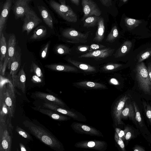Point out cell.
<instances>
[{
  "instance_id": "5",
  "label": "cell",
  "mask_w": 151,
  "mask_h": 151,
  "mask_svg": "<svg viewBox=\"0 0 151 151\" xmlns=\"http://www.w3.org/2000/svg\"><path fill=\"white\" fill-rule=\"evenodd\" d=\"M82 5L84 13L83 20L91 16H99L101 14V11L92 0H82Z\"/></svg>"
},
{
  "instance_id": "51",
  "label": "cell",
  "mask_w": 151,
  "mask_h": 151,
  "mask_svg": "<svg viewBox=\"0 0 151 151\" xmlns=\"http://www.w3.org/2000/svg\"><path fill=\"white\" fill-rule=\"evenodd\" d=\"M111 82L113 84L115 85H117L118 84V82L115 79H112L111 80Z\"/></svg>"
},
{
  "instance_id": "49",
  "label": "cell",
  "mask_w": 151,
  "mask_h": 151,
  "mask_svg": "<svg viewBox=\"0 0 151 151\" xmlns=\"http://www.w3.org/2000/svg\"><path fill=\"white\" fill-rule=\"evenodd\" d=\"M52 117L53 119L56 120H58L60 118V116L59 115L56 114H53L52 115Z\"/></svg>"
},
{
  "instance_id": "6",
  "label": "cell",
  "mask_w": 151,
  "mask_h": 151,
  "mask_svg": "<svg viewBox=\"0 0 151 151\" xmlns=\"http://www.w3.org/2000/svg\"><path fill=\"white\" fill-rule=\"evenodd\" d=\"M33 0H16L13 7V13L16 19L24 17L31 9L29 6Z\"/></svg>"
},
{
  "instance_id": "1",
  "label": "cell",
  "mask_w": 151,
  "mask_h": 151,
  "mask_svg": "<svg viewBox=\"0 0 151 151\" xmlns=\"http://www.w3.org/2000/svg\"><path fill=\"white\" fill-rule=\"evenodd\" d=\"M136 78L141 89L146 94H151V82L149 77L147 68L141 62L136 68Z\"/></svg>"
},
{
  "instance_id": "43",
  "label": "cell",
  "mask_w": 151,
  "mask_h": 151,
  "mask_svg": "<svg viewBox=\"0 0 151 151\" xmlns=\"http://www.w3.org/2000/svg\"><path fill=\"white\" fill-rule=\"evenodd\" d=\"M134 151H145V150L142 147L139 146H136L134 148Z\"/></svg>"
},
{
  "instance_id": "34",
  "label": "cell",
  "mask_w": 151,
  "mask_h": 151,
  "mask_svg": "<svg viewBox=\"0 0 151 151\" xmlns=\"http://www.w3.org/2000/svg\"><path fill=\"white\" fill-rule=\"evenodd\" d=\"M104 6L109 7L112 5L111 0H100Z\"/></svg>"
},
{
  "instance_id": "47",
  "label": "cell",
  "mask_w": 151,
  "mask_h": 151,
  "mask_svg": "<svg viewBox=\"0 0 151 151\" xmlns=\"http://www.w3.org/2000/svg\"><path fill=\"white\" fill-rule=\"evenodd\" d=\"M71 2L75 5L78 6L80 4V0H71Z\"/></svg>"
},
{
  "instance_id": "50",
  "label": "cell",
  "mask_w": 151,
  "mask_h": 151,
  "mask_svg": "<svg viewBox=\"0 0 151 151\" xmlns=\"http://www.w3.org/2000/svg\"><path fill=\"white\" fill-rule=\"evenodd\" d=\"M88 49V48L87 47H82L79 49V50L81 52H85Z\"/></svg>"
},
{
  "instance_id": "10",
  "label": "cell",
  "mask_w": 151,
  "mask_h": 151,
  "mask_svg": "<svg viewBox=\"0 0 151 151\" xmlns=\"http://www.w3.org/2000/svg\"><path fill=\"white\" fill-rule=\"evenodd\" d=\"M39 12L47 26L50 29H53V21L52 18L48 10L44 7H38Z\"/></svg>"
},
{
  "instance_id": "52",
  "label": "cell",
  "mask_w": 151,
  "mask_h": 151,
  "mask_svg": "<svg viewBox=\"0 0 151 151\" xmlns=\"http://www.w3.org/2000/svg\"><path fill=\"white\" fill-rule=\"evenodd\" d=\"M3 111L4 113H7V110L6 108H3Z\"/></svg>"
},
{
  "instance_id": "16",
  "label": "cell",
  "mask_w": 151,
  "mask_h": 151,
  "mask_svg": "<svg viewBox=\"0 0 151 151\" xmlns=\"http://www.w3.org/2000/svg\"><path fill=\"white\" fill-rule=\"evenodd\" d=\"M46 34L47 30L45 27L41 26L36 28L34 31L31 39L32 40L39 39L45 37Z\"/></svg>"
},
{
  "instance_id": "8",
  "label": "cell",
  "mask_w": 151,
  "mask_h": 151,
  "mask_svg": "<svg viewBox=\"0 0 151 151\" xmlns=\"http://www.w3.org/2000/svg\"><path fill=\"white\" fill-rule=\"evenodd\" d=\"M113 52V50L110 48H106L89 52L81 55L79 57L105 58L110 56Z\"/></svg>"
},
{
  "instance_id": "19",
  "label": "cell",
  "mask_w": 151,
  "mask_h": 151,
  "mask_svg": "<svg viewBox=\"0 0 151 151\" xmlns=\"http://www.w3.org/2000/svg\"><path fill=\"white\" fill-rule=\"evenodd\" d=\"M132 46L131 41H125L120 49L116 56L118 57H122L128 53Z\"/></svg>"
},
{
  "instance_id": "11",
  "label": "cell",
  "mask_w": 151,
  "mask_h": 151,
  "mask_svg": "<svg viewBox=\"0 0 151 151\" xmlns=\"http://www.w3.org/2000/svg\"><path fill=\"white\" fill-rule=\"evenodd\" d=\"M129 98L128 96L127 95L124 96L120 99L117 104L115 114L116 119L119 124L122 123L121 120V113L124 109L125 103L127 101Z\"/></svg>"
},
{
  "instance_id": "37",
  "label": "cell",
  "mask_w": 151,
  "mask_h": 151,
  "mask_svg": "<svg viewBox=\"0 0 151 151\" xmlns=\"http://www.w3.org/2000/svg\"><path fill=\"white\" fill-rule=\"evenodd\" d=\"M147 70L149 78L151 82V63L148 64L147 67Z\"/></svg>"
},
{
  "instance_id": "42",
  "label": "cell",
  "mask_w": 151,
  "mask_h": 151,
  "mask_svg": "<svg viewBox=\"0 0 151 151\" xmlns=\"http://www.w3.org/2000/svg\"><path fill=\"white\" fill-rule=\"evenodd\" d=\"M2 145L3 148L4 149H7L8 147V144L7 141L6 140H3L2 143Z\"/></svg>"
},
{
  "instance_id": "3",
  "label": "cell",
  "mask_w": 151,
  "mask_h": 151,
  "mask_svg": "<svg viewBox=\"0 0 151 151\" xmlns=\"http://www.w3.org/2000/svg\"><path fill=\"white\" fill-rule=\"evenodd\" d=\"M16 40L15 35L11 36L8 41L7 51L4 59V63L1 62L0 64V72L1 75H4L7 66L10 70L13 60L15 52Z\"/></svg>"
},
{
  "instance_id": "14",
  "label": "cell",
  "mask_w": 151,
  "mask_h": 151,
  "mask_svg": "<svg viewBox=\"0 0 151 151\" xmlns=\"http://www.w3.org/2000/svg\"><path fill=\"white\" fill-rule=\"evenodd\" d=\"M98 29L95 39L97 42L101 41L103 39L105 32V26L103 19L100 18L98 23Z\"/></svg>"
},
{
  "instance_id": "20",
  "label": "cell",
  "mask_w": 151,
  "mask_h": 151,
  "mask_svg": "<svg viewBox=\"0 0 151 151\" xmlns=\"http://www.w3.org/2000/svg\"><path fill=\"white\" fill-rule=\"evenodd\" d=\"M26 80V74L23 68H22L17 74L14 84L24 87Z\"/></svg>"
},
{
  "instance_id": "13",
  "label": "cell",
  "mask_w": 151,
  "mask_h": 151,
  "mask_svg": "<svg viewBox=\"0 0 151 151\" xmlns=\"http://www.w3.org/2000/svg\"><path fill=\"white\" fill-rule=\"evenodd\" d=\"M125 108L121 113V118H127L129 117L132 120H136V114L134 107L131 104H127L126 102Z\"/></svg>"
},
{
  "instance_id": "9",
  "label": "cell",
  "mask_w": 151,
  "mask_h": 151,
  "mask_svg": "<svg viewBox=\"0 0 151 151\" xmlns=\"http://www.w3.org/2000/svg\"><path fill=\"white\" fill-rule=\"evenodd\" d=\"M21 63V56L18 51H16L11 66L10 74L12 76V80L14 83L17 76V74L20 68Z\"/></svg>"
},
{
  "instance_id": "26",
  "label": "cell",
  "mask_w": 151,
  "mask_h": 151,
  "mask_svg": "<svg viewBox=\"0 0 151 151\" xmlns=\"http://www.w3.org/2000/svg\"><path fill=\"white\" fill-rule=\"evenodd\" d=\"M133 103L136 114V120L139 123L140 126L142 127L143 126V123L140 113L136 103L134 102Z\"/></svg>"
},
{
  "instance_id": "24",
  "label": "cell",
  "mask_w": 151,
  "mask_h": 151,
  "mask_svg": "<svg viewBox=\"0 0 151 151\" xmlns=\"http://www.w3.org/2000/svg\"><path fill=\"white\" fill-rule=\"evenodd\" d=\"M118 35V32L116 26L113 27L111 31L108 36L107 40L109 41H113L117 38Z\"/></svg>"
},
{
  "instance_id": "29",
  "label": "cell",
  "mask_w": 151,
  "mask_h": 151,
  "mask_svg": "<svg viewBox=\"0 0 151 151\" xmlns=\"http://www.w3.org/2000/svg\"><path fill=\"white\" fill-rule=\"evenodd\" d=\"M115 139L118 144L123 150H124V145L122 138L119 136L117 133L115 134Z\"/></svg>"
},
{
  "instance_id": "18",
  "label": "cell",
  "mask_w": 151,
  "mask_h": 151,
  "mask_svg": "<svg viewBox=\"0 0 151 151\" xmlns=\"http://www.w3.org/2000/svg\"><path fill=\"white\" fill-rule=\"evenodd\" d=\"M0 44H1V61L3 62L4 59L7 51V45L6 38L3 33L0 36Z\"/></svg>"
},
{
  "instance_id": "7",
  "label": "cell",
  "mask_w": 151,
  "mask_h": 151,
  "mask_svg": "<svg viewBox=\"0 0 151 151\" xmlns=\"http://www.w3.org/2000/svg\"><path fill=\"white\" fill-rule=\"evenodd\" d=\"M13 2V0H6L3 7L0 16V36L1 35Z\"/></svg>"
},
{
  "instance_id": "45",
  "label": "cell",
  "mask_w": 151,
  "mask_h": 151,
  "mask_svg": "<svg viewBox=\"0 0 151 151\" xmlns=\"http://www.w3.org/2000/svg\"><path fill=\"white\" fill-rule=\"evenodd\" d=\"M57 111L58 112L64 114H68V113L66 110L61 108L58 109L57 110Z\"/></svg>"
},
{
  "instance_id": "38",
  "label": "cell",
  "mask_w": 151,
  "mask_h": 151,
  "mask_svg": "<svg viewBox=\"0 0 151 151\" xmlns=\"http://www.w3.org/2000/svg\"><path fill=\"white\" fill-rule=\"evenodd\" d=\"M126 132L127 133L125 134V138L126 140H128L131 137L132 134L130 131H128L127 130L126 131Z\"/></svg>"
},
{
  "instance_id": "2",
  "label": "cell",
  "mask_w": 151,
  "mask_h": 151,
  "mask_svg": "<svg viewBox=\"0 0 151 151\" xmlns=\"http://www.w3.org/2000/svg\"><path fill=\"white\" fill-rule=\"evenodd\" d=\"M50 6L63 19L70 22H76L78 17L76 14L71 8L66 6L64 2L61 4L54 1L50 2Z\"/></svg>"
},
{
  "instance_id": "25",
  "label": "cell",
  "mask_w": 151,
  "mask_h": 151,
  "mask_svg": "<svg viewBox=\"0 0 151 151\" xmlns=\"http://www.w3.org/2000/svg\"><path fill=\"white\" fill-rule=\"evenodd\" d=\"M57 52L61 55H65L69 52V49L66 46L60 45H58L56 48Z\"/></svg>"
},
{
  "instance_id": "30",
  "label": "cell",
  "mask_w": 151,
  "mask_h": 151,
  "mask_svg": "<svg viewBox=\"0 0 151 151\" xmlns=\"http://www.w3.org/2000/svg\"><path fill=\"white\" fill-rule=\"evenodd\" d=\"M122 66V65L120 64H113L107 65L104 67L106 70H112L117 69Z\"/></svg>"
},
{
  "instance_id": "54",
  "label": "cell",
  "mask_w": 151,
  "mask_h": 151,
  "mask_svg": "<svg viewBox=\"0 0 151 151\" xmlns=\"http://www.w3.org/2000/svg\"><path fill=\"white\" fill-rule=\"evenodd\" d=\"M123 1H124V2H125L126 1H127V0H123Z\"/></svg>"
},
{
  "instance_id": "41",
  "label": "cell",
  "mask_w": 151,
  "mask_h": 151,
  "mask_svg": "<svg viewBox=\"0 0 151 151\" xmlns=\"http://www.w3.org/2000/svg\"><path fill=\"white\" fill-rule=\"evenodd\" d=\"M6 103L8 106H11L12 102L10 98L9 97H7L6 99Z\"/></svg>"
},
{
  "instance_id": "15",
  "label": "cell",
  "mask_w": 151,
  "mask_h": 151,
  "mask_svg": "<svg viewBox=\"0 0 151 151\" xmlns=\"http://www.w3.org/2000/svg\"><path fill=\"white\" fill-rule=\"evenodd\" d=\"M68 61L77 67L87 72L93 73L96 72V69L94 67L89 65L82 64L70 59H68Z\"/></svg>"
},
{
  "instance_id": "23",
  "label": "cell",
  "mask_w": 151,
  "mask_h": 151,
  "mask_svg": "<svg viewBox=\"0 0 151 151\" xmlns=\"http://www.w3.org/2000/svg\"><path fill=\"white\" fill-rule=\"evenodd\" d=\"M31 70L35 75L42 79L43 78V74L40 68L36 64L33 62L31 66Z\"/></svg>"
},
{
  "instance_id": "48",
  "label": "cell",
  "mask_w": 151,
  "mask_h": 151,
  "mask_svg": "<svg viewBox=\"0 0 151 151\" xmlns=\"http://www.w3.org/2000/svg\"><path fill=\"white\" fill-rule=\"evenodd\" d=\"M19 133L20 135L22 136L24 138H27V135L24 132L22 131H20L19 132Z\"/></svg>"
},
{
  "instance_id": "28",
  "label": "cell",
  "mask_w": 151,
  "mask_h": 151,
  "mask_svg": "<svg viewBox=\"0 0 151 151\" xmlns=\"http://www.w3.org/2000/svg\"><path fill=\"white\" fill-rule=\"evenodd\" d=\"M144 106L146 116L151 124V107L147 104H145Z\"/></svg>"
},
{
  "instance_id": "22",
  "label": "cell",
  "mask_w": 151,
  "mask_h": 151,
  "mask_svg": "<svg viewBox=\"0 0 151 151\" xmlns=\"http://www.w3.org/2000/svg\"><path fill=\"white\" fill-rule=\"evenodd\" d=\"M78 84L82 86L92 88H103L105 86L101 84L91 82H81L78 83Z\"/></svg>"
},
{
  "instance_id": "39",
  "label": "cell",
  "mask_w": 151,
  "mask_h": 151,
  "mask_svg": "<svg viewBox=\"0 0 151 151\" xmlns=\"http://www.w3.org/2000/svg\"><path fill=\"white\" fill-rule=\"evenodd\" d=\"M136 21V20L135 19H129L127 20V22L129 26H132L135 23Z\"/></svg>"
},
{
  "instance_id": "40",
  "label": "cell",
  "mask_w": 151,
  "mask_h": 151,
  "mask_svg": "<svg viewBox=\"0 0 151 151\" xmlns=\"http://www.w3.org/2000/svg\"><path fill=\"white\" fill-rule=\"evenodd\" d=\"M96 145V143L94 141H89L87 144V146L89 148H93Z\"/></svg>"
},
{
  "instance_id": "27",
  "label": "cell",
  "mask_w": 151,
  "mask_h": 151,
  "mask_svg": "<svg viewBox=\"0 0 151 151\" xmlns=\"http://www.w3.org/2000/svg\"><path fill=\"white\" fill-rule=\"evenodd\" d=\"M151 56V50L146 51L141 55L138 60V62L141 63L148 59Z\"/></svg>"
},
{
  "instance_id": "53",
  "label": "cell",
  "mask_w": 151,
  "mask_h": 151,
  "mask_svg": "<svg viewBox=\"0 0 151 151\" xmlns=\"http://www.w3.org/2000/svg\"><path fill=\"white\" fill-rule=\"evenodd\" d=\"M21 151H26V150L24 148H22L21 149Z\"/></svg>"
},
{
  "instance_id": "35",
  "label": "cell",
  "mask_w": 151,
  "mask_h": 151,
  "mask_svg": "<svg viewBox=\"0 0 151 151\" xmlns=\"http://www.w3.org/2000/svg\"><path fill=\"white\" fill-rule=\"evenodd\" d=\"M116 131L119 137L121 138H122L123 137H124L125 138V132L124 131L118 129H117Z\"/></svg>"
},
{
  "instance_id": "36",
  "label": "cell",
  "mask_w": 151,
  "mask_h": 151,
  "mask_svg": "<svg viewBox=\"0 0 151 151\" xmlns=\"http://www.w3.org/2000/svg\"><path fill=\"white\" fill-rule=\"evenodd\" d=\"M81 128L83 131L87 132H91L92 130L90 128L85 125L82 126Z\"/></svg>"
},
{
  "instance_id": "4",
  "label": "cell",
  "mask_w": 151,
  "mask_h": 151,
  "mask_svg": "<svg viewBox=\"0 0 151 151\" xmlns=\"http://www.w3.org/2000/svg\"><path fill=\"white\" fill-rule=\"evenodd\" d=\"M42 22L36 13L31 9L24 16V22L22 28V32L26 31L29 34L30 32Z\"/></svg>"
},
{
  "instance_id": "32",
  "label": "cell",
  "mask_w": 151,
  "mask_h": 151,
  "mask_svg": "<svg viewBox=\"0 0 151 151\" xmlns=\"http://www.w3.org/2000/svg\"><path fill=\"white\" fill-rule=\"evenodd\" d=\"M49 43H47L44 46L41 54V57L42 59H45L47 55Z\"/></svg>"
},
{
  "instance_id": "17",
  "label": "cell",
  "mask_w": 151,
  "mask_h": 151,
  "mask_svg": "<svg viewBox=\"0 0 151 151\" xmlns=\"http://www.w3.org/2000/svg\"><path fill=\"white\" fill-rule=\"evenodd\" d=\"M62 35L66 38L85 37L84 35L73 29H67L62 32Z\"/></svg>"
},
{
  "instance_id": "12",
  "label": "cell",
  "mask_w": 151,
  "mask_h": 151,
  "mask_svg": "<svg viewBox=\"0 0 151 151\" xmlns=\"http://www.w3.org/2000/svg\"><path fill=\"white\" fill-rule=\"evenodd\" d=\"M45 67L52 70L66 72H77L78 69L74 67L66 65L56 64L46 65Z\"/></svg>"
},
{
  "instance_id": "21",
  "label": "cell",
  "mask_w": 151,
  "mask_h": 151,
  "mask_svg": "<svg viewBox=\"0 0 151 151\" xmlns=\"http://www.w3.org/2000/svg\"><path fill=\"white\" fill-rule=\"evenodd\" d=\"M100 18L99 16H91L87 17L85 21L84 27H91L97 25Z\"/></svg>"
},
{
  "instance_id": "31",
  "label": "cell",
  "mask_w": 151,
  "mask_h": 151,
  "mask_svg": "<svg viewBox=\"0 0 151 151\" xmlns=\"http://www.w3.org/2000/svg\"><path fill=\"white\" fill-rule=\"evenodd\" d=\"M42 141L48 145H50L52 144V141L51 138L46 136H44L41 138Z\"/></svg>"
},
{
  "instance_id": "44",
  "label": "cell",
  "mask_w": 151,
  "mask_h": 151,
  "mask_svg": "<svg viewBox=\"0 0 151 151\" xmlns=\"http://www.w3.org/2000/svg\"><path fill=\"white\" fill-rule=\"evenodd\" d=\"M46 97L47 99L51 101H54L56 99L55 97L51 95H48Z\"/></svg>"
},
{
  "instance_id": "33",
  "label": "cell",
  "mask_w": 151,
  "mask_h": 151,
  "mask_svg": "<svg viewBox=\"0 0 151 151\" xmlns=\"http://www.w3.org/2000/svg\"><path fill=\"white\" fill-rule=\"evenodd\" d=\"M42 79L35 75L33 76L31 80L34 82L39 83L42 82Z\"/></svg>"
},
{
  "instance_id": "46",
  "label": "cell",
  "mask_w": 151,
  "mask_h": 151,
  "mask_svg": "<svg viewBox=\"0 0 151 151\" xmlns=\"http://www.w3.org/2000/svg\"><path fill=\"white\" fill-rule=\"evenodd\" d=\"M91 48L93 50L98 49L100 48V46L95 44H93L90 46Z\"/></svg>"
}]
</instances>
